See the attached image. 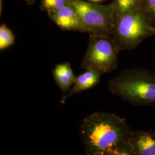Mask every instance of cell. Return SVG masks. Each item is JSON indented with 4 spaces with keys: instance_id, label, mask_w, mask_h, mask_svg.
Wrapping results in <instances>:
<instances>
[{
    "instance_id": "4",
    "label": "cell",
    "mask_w": 155,
    "mask_h": 155,
    "mask_svg": "<svg viewBox=\"0 0 155 155\" xmlns=\"http://www.w3.org/2000/svg\"><path fill=\"white\" fill-rule=\"evenodd\" d=\"M70 4L77 12L84 32L112 36L116 14L111 4L104 5L83 0H70Z\"/></svg>"
},
{
    "instance_id": "10",
    "label": "cell",
    "mask_w": 155,
    "mask_h": 155,
    "mask_svg": "<svg viewBox=\"0 0 155 155\" xmlns=\"http://www.w3.org/2000/svg\"><path fill=\"white\" fill-rule=\"evenodd\" d=\"M111 4L116 16L143 10V0H114Z\"/></svg>"
},
{
    "instance_id": "6",
    "label": "cell",
    "mask_w": 155,
    "mask_h": 155,
    "mask_svg": "<svg viewBox=\"0 0 155 155\" xmlns=\"http://www.w3.org/2000/svg\"><path fill=\"white\" fill-rule=\"evenodd\" d=\"M47 12L50 19L61 29L84 32L79 16L70 4L58 9Z\"/></svg>"
},
{
    "instance_id": "8",
    "label": "cell",
    "mask_w": 155,
    "mask_h": 155,
    "mask_svg": "<svg viewBox=\"0 0 155 155\" xmlns=\"http://www.w3.org/2000/svg\"><path fill=\"white\" fill-rule=\"evenodd\" d=\"M85 70V72L76 77L70 90L62 95L60 101L61 104H64L67 100L73 95L92 89L99 84L101 75L104 74L102 72L95 68H89Z\"/></svg>"
},
{
    "instance_id": "7",
    "label": "cell",
    "mask_w": 155,
    "mask_h": 155,
    "mask_svg": "<svg viewBox=\"0 0 155 155\" xmlns=\"http://www.w3.org/2000/svg\"><path fill=\"white\" fill-rule=\"evenodd\" d=\"M128 141L133 155H155V130H132Z\"/></svg>"
},
{
    "instance_id": "13",
    "label": "cell",
    "mask_w": 155,
    "mask_h": 155,
    "mask_svg": "<svg viewBox=\"0 0 155 155\" xmlns=\"http://www.w3.org/2000/svg\"><path fill=\"white\" fill-rule=\"evenodd\" d=\"M143 11L152 23L155 22V0H143Z\"/></svg>"
},
{
    "instance_id": "12",
    "label": "cell",
    "mask_w": 155,
    "mask_h": 155,
    "mask_svg": "<svg viewBox=\"0 0 155 155\" xmlns=\"http://www.w3.org/2000/svg\"><path fill=\"white\" fill-rule=\"evenodd\" d=\"M70 4V0H41L40 8L47 12L58 9Z\"/></svg>"
},
{
    "instance_id": "3",
    "label": "cell",
    "mask_w": 155,
    "mask_h": 155,
    "mask_svg": "<svg viewBox=\"0 0 155 155\" xmlns=\"http://www.w3.org/2000/svg\"><path fill=\"white\" fill-rule=\"evenodd\" d=\"M153 26L143 10L116 16L112 37L121 51L137 48L153 36Z\"/></svg>"
},
{
    "instance_id": "11",
    "label": "cell",
    "mask_w": 155,
    "mask_h": 155,
    "mask_svg": "<svg viewBox=\"0 0 155 155\" xmlns=\"http://www.w3.org/2000/svg\"><path fill=\"white\" fill-rule=\"evenodd\" d=\"M15 36L5 24L0 26V50H4L15 43Z\"/></svg>"
},
{
    "instance_id": "5",
    "label": "cell",
    "mask_w": 155,
    "mask_h": 155,
    "mask_svg": "<svg viewBox=\"0 0 155 155\" xmlns=\"http://www.w3.org/2000/svg\"><path fill=\"white\" fill-rule=\"evenodd\" d=\"M120 51L112 36L90 35L81 67L84 70L95 68L103 74L110 73L118 67Z\"/></svg>"
},
{
    "instance_id": "1",
    "label": "cell",
    "mask_w": 155,
    "mask_h": 155,
    "mask_svg": "<svg viewBox=\"0 0 155 155\" xmlns=\"http://www.w3.org/2000/svg\"><path fill=\"white\" fill-rule=\"evenodd\" d=\"M131 131L125 118L107 112L90 114L79 127L84 153L88 155H113L117 147L127 142Z\"/></svg>"
},
{
    "instance_id": "14",
    "label": "cell",
    "mask_w": 155,
    "mask_h": 155,
    "mask_svg": "<svg viewBox=\"0 0 155 155\" xmlns=\"http://www.w3.org/2000/svg\"><path fill=\"white\" fill-rule=\"evenodd\" d=\"M28 5H31V4H33V3L35 2V0H24Z\"/></svg>"
},
{
    "instance_id": "9",
    "label": "cell",
    "mask_w": 155,
    "mask_h": 155,
    "mask_svg": "<svg viewBox=\"0 0 155 155\" xmlns=\"http://www.w3.org/2000/svg\"><path fill=\"white\" fill-rule=\"evenodd\" d=\"M52 75L63 95L67 93L71 88L77 77L69 62L56 64L52 70Z\"/></svg>"
},
{
    "instance_id": "15",
    "label": "cell",
    "mask_w": 155,
    "mask_h": 155,
    "mask_svg": "<svg viewBox=\"0 0 155 155\" xmlns=\"http://www.w3.org/2000/svg\"><path fill=\"white\" fill-rule=\"evenodd\" d=\"M90 1H92V2H98V1H101L102 0H89Z\"/></svg>"
},
{
    "instance_id": "2",
    "label": "cell",
    "mask_w": 155,
    "mask_h": 155,
    "mask_svg": "<svg viewBox=\"0 0 155 155\" xmlns=\"http://www.w3.org/2000/svg\"><path fill=\"white\" fill-rule=\"evenodd\" d=\"M108 89L134 106H155V73L148 68L122 70L109 80Z\"/></svg>"
},
{
    "instance_id": "16",
    "label": "cell",
    "mask_w": 155,
    "mask_h": 155,
    "mask_svg": "<svg viewBox=\"0 0 155 155\" xmlns=\"http://www.w3.org/2000/svg\"><path fill=\"white\" fill-rule=\"evenodd\" d=\"M153 36H155V27H153Z\"/></svg>"
}]
</instances>
